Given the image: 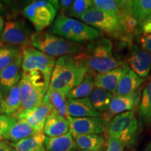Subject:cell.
I'll use <instances>...</instances> for the list:
<instances>
[{
  "instance_id": "obj_1",
  "label": "cell",
  "mask_w": 151,
  "mask_h": 151,
  "mask_svg": "<svg viewBox=\"0 0 151 151\" xmlns=\"http://www.w3.org/2000/svg\"><path fill=\"white\" fill-rule=\"evenodd\" d=\"M88 73L83 53L60 57L55 64L48 89L59 90L67 96L81 83Z\"/></svg>"
},
{
  "instance_id": "obj_2",
  "label": "cell",
  "mask_w": 151,
  "mask_h": 151,
  "mask_svg": "<svg viewBox=\"0 0 151 151\" xmlns=\"http://www.w3.org/2000/svg\"><path fill=\"white\" fill-rule=\"evenodd\" d=\"M55 58L29 46L22 49L21 77L48 90Z\"/></svg>"
},
{
  "instance_id": "obj_3",
  "label": "cell",
  "mask_w": 151,
  "mask_h": 151,
  "mask_svg": "<svg viewBox=\"0 0 151 151\" xmlns=\"http://www.w3.org/2000/svg\"><path fill=\"white\" fill-rule=\"evenodd\" d=\"M113 43L108 38L101 37L90 41L83 53L88 72L95 76L127 65L124 60L113 55Z\"/></svg>"
},
{
  "instance_id": "obj_4",
  "label": "cell",
  "mask_w": 151,
  "mask_h": 151,
  "mask_svg": "<svg viewBox=\"0 0 151 151\" xmlns=\"http://www.w3.org/2000/svg\"><path fill=\"white\" fill-rule=\"evenodd\" d=\"M80 20L109 37L122 42L132 43V37L127 34L123 18L120 15L109 14L93 7L83 15Z\"/></svg>"
},
{
  "instance_id": "obj_5",
  "label": "cell",
  "mask_w": 151,
  "mask_h": 151,
  "mask_svg": "<svg viewBox=\"0 0 151 151\" xmlns=\"http://www.w3.org/2000/svg\"><path fill=\"white\" fill-rule=\"evenodd\" d=\"M30 46L55 58L68 55L81 54L85 50L82 43L73 42L45 31L32 34Z\"/></svg>"
},
{
  "instance_id": "obj_6",
  "label": "cell",
  "mask_w": 151,
  "mask_h": 151,
  "mask_svg": "<svg viewBox=\"0 0 151 151\" xmlns=\"http://www.w3.org/2000/svg\"><path fill=\"white\" fill-rule=\"evenodd\" d=\"M50 33L76 43L92 41L102 37L103 33L82 21L60 14L51 24Z\"/></svg>"
},
{
  "instance_id": "obj_7",
  "label": "cell",
  "mask_w": 151,
  "mask_h": 151,
  "mask_svg": "<svg viewBox=\"0 0 151 151\" xmlns=\"http://www.w3.org/2000/svg\"><path fill=\"white\" fill-rule=\"evenodd\" d=\"M139 131V121L132 111L120 113L105 124L104 132L108 138L118 139L127 147L134 146Z\"/></svg>"
},
{
  "instance_id": "obj_8",
  "label": "cell",
  "mask_w": 151,
  "mask_h": 151,
  "mask_svg": "<svg viewBox=\"0 0 151 151\" xmlns=\"http://www.w3.org/2000/svg\"><path fill=\"white\" fill-rule=\"evenodd\" d=\"M57 11L50 1L38 0L27 5L24 9L23 14L37 32H41L52 24Z\"/></svg>"
},
{
  "instance_id": "obj_9",
  "label": "cell",
  "mask_w": 151,
  "mask_h": 151,
  "mask_svg": "<svg viewBox=\"0 0 151 151\" xmlns=\"http://www.w3.org/2000/svg\"><path fill=\"white\" fill-rule=\"evenodd\" d=\"M32 35L25 24L20 20H9L6 22L0 35L1 44L20 47L22 49L30 46Z\"/></svg>"
},
{
  "instance_id": "obj_10",
  "label": "cell",
  "mask_w": 151,
  "mask_h": 151,
  "mask_svg": "<svg viewBox=\"0 0 151 151\" xmlns=\"http://www.w3.org/2000/svg\"><path fill=\"white\" fill-rule=\"evenodd\" d=\"M69 132L76 134H101L105 131V123L100 117L71 118L69 117Z\"/></svg>"
},
{
  "instance_id": "obj_11",
  "label": "cell",
  "mask_w": 151,
  "mask_h": 151,
  "mask_svg": "<svg viewBox=\"0 0 151 151\" xmlns=\"http://www.w3.org/2000/svg\"><path fill=\"white\" fill-rule=\"evenodd\" d=\"M128 64L134 72L145 78L151 71V54L137 46H132L128 56Z\"/></svg>"
},
{
  "instance_id": "obj_12",
  "label": "cell",
  "mask_w": 151,
  "mask_h": 151,
  "mask_svg": "<svg viewBox=\"0 0 151 151\" xmlns=\"http://www.w3.org/2000/svg\"><path fill=\"white\" fill-rule=\"evenodd\" d=\"M52 111L51 106L43 101L35 108L19 115L16 118L25 121L38 132H43L46 119Z\"/></svg>"
},
{
  "instance_id": "obj_13",
  "label": "cell",
  "mask_w": 151,
  "mask_h": 151,
  "mask_svg": "<svg viewBox=\"0 0 151 151\" xmlns=\"http://www.w3.org/2000/svg\"><path fill=\"white\" fill-rule=\"evenodd\" d=\"M21 63L22 53L12 64L0 72V91L2 96L6 95L20 81L22 75Z\"/></svg>"
},
{
  "instance_id": "obj_14",
  "label": "cell",
  "mask_w": 151,
  "mask_h": 151,
  "mask_svg": "<svg viewBox=\"0 0 151 151\" xmlns=\"http://www.w3.org/2000/svg\"><path fill=\"white\" fill-rule=\"evenodd\" d=\"M129 69V66L125 65L105 73H97L94 76L95 87L106 90L114 95L119 81Z\"/></svg>"
},
{
  "instance_id": "obj_15",
  "label": "cell",
  "mask_w": 151,
  "mask_h": 151,
  "mask_svg": "<svg viewBox=\"0 0 151 151\" xmlns=\"http://www.w3.org/2000/svg\"><path fill=\"white\" fill-rule=\"evenodd\" d=\"M130 111H134V101L129 95H113L109 108L104 113L101 114V118L104 122L106 124L115 116Z\"/></svg>"
},
{
  "instance_id": "obj_16",
  "label": "cell",
  "mask_w": 151,
  "mask_h": 151,
  "mask_svg": "<svg viewBox=\"0 0 151 151\" xmlns=\"http://www.w3.org/2000/svg\"><path fill=\"white\" fill-rule=\"evenodd\" d=\"M67 108L68 115L71 118H79L101 116V114L92 106L88 97L67 99Z\"/></svg>"
},
{
  "instance_id": "obj_17",
  "label": "cell",
  "mask_w": 151,
  "mask_h": 151,
  "mask_svg": "<svg viewBox=\"0 0 151 151\" xmlns=\"http://www.w3.org/2000/svg\"><path fill=\"white\" fill-rule=\"evenodd\" d=\"M69 132V121L52 110L45 122L43 134L47 137H57Z\"/></svg>"
},
{
  "instance_id": "obj_18",
  "label": "cell",
  "mask_w": 151,
  "mask_h": 151,
  "mask_svg": "<svg viewBox=\"0 0 151 151\" xmlns=\"http://www.w3.org/2000/svg\"><path fill=\"white\" fill-rule=\"evenodd\" d=\"M138 113L139 126L144 129L151 127V78L143 88Z\"/></svg>"
},
{
  "instance_id": "obj_19",
  "label": "cell",
  "mask_w": 151,
  "mask_h": 151,
  "mask_svg": "<svg viewBox=\"0 0 151 151\" xmlns=\"http://www.w3.org/2000/svg\"><path fill=\"white\" fill-rule=\"evenodd\" d=\"M44 146L47 151H78L80 150L70 132L60 137H46Z\"/></svg>"
},
{
  "instance_id": "obj_20",
  "label": "cell",
  "mask_w": 151,
  "mask_h": 151,
  "mask_svg": "<svg viewBox=\"0 0 151 151\" xmlns=\"http://www.w3.org/2000/svg\"><path fill=\"white\" fill-rule=\"evenodd\" d=\"M21 105V97L18 83L6 95L2 96L0 101V114L13 117L20 109Z\"/></svg>"
},
{
  "instance_id": "obj_21",
  "label": "cell",
  "mask_w": 151,
  "mask_h": 151,
  "mask_svg": "<svg viewBox=\"0 0 151 151\" xmlns=\"http://www.w3.org/2000/svg\"><path fill=\"white\" fill-rule=\"evenodd\" d=\"M80 150L89 151L102 150L106 146L105 136L103 134H76L71 133Z\"/></svg>"
},
{
  "instance_id": "obj_22",
  "label": "cell",
  "mask_w": 151,
  "mask_h": 151,
  "mask_svg": "<svg viewBox=\"0 0 151 151\" xmlns=\"http://www.w3.org/2000/svg\"><path fill=\"white\" fill-rule=\"evenodd\" d=\"M145 82V78H140L132 69L122 77L117 87L114 95L127 96L138 89Z\"/></svg>"
},
{
  "instance_id": "obj_23",
  "label": "cell",
  "mask_w": 151,
  "mask_h": 151,
  "mask_svg": "<svg viewBox=\"0 0 151 151\" xmlns=\"http://www.w3.org/2000/svg\"><path fill=\"white\" fill-rule=\"evenodd\" d=\"M38 133L40 132H38L25 121L17 119L16 121L10 127L6 134L4 136V139L16 143L22 139L37 134Z\"/></svg>"
},
{
  "instance_id": "obj_24",
  "label": "cell",
  "mask_w": 151,
  "mask_h": 151,
  "mask_svg": "<svg viewBox=\"0 0 151 151\" xmlns=\"http://www.w3.org/2000/svg\"><path fill=\"white\" fill-rule=\"evenodd\" d=\"M67 100L65 94L53 89H48L43 99V101L51 106L52 110L68 120L69 116L67 113Z\"/></svg>"
},
{
  "instance_id": "obj_25",
  "label": "cell",
  "mask_w": 151,
  "mask_h": 151,
  "mask_svg": "<svg viewBox=\"0 0 151 151\" xmlns=\"http://www.w3.org/2000/svg\"><path fill=\"white\" fill-rule=\"evenodd\" d=\"M113 94L101 88L94 87L88 96L90 103L97 112L102 114L107 110L110 104Z\"/></svg>"
},
{
  "instance_id": "obj_26",
  "label": "cell",
  "mask_w": 151,
  "mask_h": 151,
  "mask_svg": "<svg viewBox=\"0 0 151 151\" xmlns=\"http://www.w3.org/2000/svg\"><path fill=\"white\" fill-rule=\"evenodd\" d=\"M95 87L94 76L88 72L80 84L68 92L67 99H82L88 97Z\"/></svg>"
},
{
  "instance_id": "obj_27",
  "label": "cell",
  "mask_w": 151,
  "mask_h": 151,
  "mask_svg": "<svg viewBox=\"0 0 151 151\" xmlns=\"http://www.w3.org/2000/svg\"><path fill=\"white\" fill-rule=\"evenodd\" d=\"M46 139L43 132L22 139L16 143H11L15 151H38L44 146Z\"/></svg>"
},
{
  "instance_id": "obj_28",
  "label": "cell",
  "mask_w": 151,
  "mask_h": 151,
  "mask_svg": "<svg viewBox=\"0 0 151 151\" xmlns=\"http://www.w3.org/2000/svg\"><path fill=\"white\" fill-rule=\"evenodd\" d=\"M94 7L98 10L109 14L120 15L122 16L127 7L128 1L117 0H93Z\"/></svg>"
},
{
  "instance_id": "obj_29",
  "label": "cell",
  "mask_w": 151,
  "mask_h": 151,
  "mask_svg": "<svg viewBox=\"0 0 151 151\" xmlns=\"http://www.w3.org/2000/svg\"><path fill=\"white\" fill-rule=\"evenodd\" d=\"M130 11L139 25L151 14V0L130 1Z\"/></svg>"
},
{
  "instance_id": "obj_30",
  "label": "cell",
  "mask_w": 151,
  "mask_h": 151,
  "mask_svg": "<svg viewBox=\"0 0 151 151\" xmlns=\"http://www.w3.org/2000/svg\"><path fill=\"white\" fill-rule=\"evenodd\" d=\"M21 53L22 48L20 47L0 46V72L12 64Z\"/></svg>"
},
{
  "instance_id": "obj_31",
  "label": "cell",
  "mask_w": 151,
  "mask_h": 151,
  "mask_svg": "<svg viewBox=\"0 0 151 151\" xmlns=\"http://www.w3.org/2000/svg\"><path fill=\"white\" fill-rule=\"evenodd\" d=\"M93 7V4L91 0H76L73 1L67 16L72 18L81 19L83 15Z\"/></svg>"
},
{
  "instance_id": "obj_32",
  "label": "cell",
  "mask_w": 151,
  "mask_h": 151,
  "mask_svg": "<svg viewBox=\"0 0 151 151\" xmlns=\"http://www.w3.org/2000/svg\"><path fill=\"white\" fill-rule=\"evenodd\" d=\"M16 120L14 117L0 114V135L4 137Z\"/></svg>"
},
{
  "instance_id": "obj_33",
  "label": "cell",
  "mask_w": 151,
  "mask_h": 151,
  "mask_svg": "<svg viewBox=\"0 0 151 151\" xmlns=\"http://www.w3.org/2000/svg\"><path fill=\"white\" fill-rule=\"evenodd\" d=\"M124 147L121 141L113 138H108L106 141V151H124Z\"/></svg>"
},
{
  "instance_id": "obj_34",
  "label": "cell",
  "mask_w": 151,
  "mask_h": 151,
  "mask_svg": "<svg viewBox=\"0 0 151 151\" xmlns=\"http://www.w3.org/2000/svg\"><path fill=\"white\" fill-rule=\"evenodd\" d=\"M137 41L141 46V48L151 54V34L139 35Z\"/></svg>"
},
{
  "instance_id": "obj_35",
  "label": "cell",
  "mask_w": 151,
  "mask_h": 151,
  "mask_svg": "<svg viewBox=\"0 0 151 151\" xmlns=\"http://www.w3.org/2000/svg\"><path fill=\"white\" fill-rule=\"evenodd\" d=\"M143 90V87H139L138 89L134 91L132 93L129 94L130 97H132L134 101V110L137 111L139 109V104H140L141 97H142V92Z\"/></svg>"
},
{
  "instance_id": "obj_36",
  "label": "cell",
  "mask_w": 151,
  "mask_h": 151,
  "mask_svg": "<svg viewBox=\"0 0 151 151\" xmlns=\"http://www.w3.org/2000/svg\"><path fill=\"white\" fill-rule=\"evenodd\" d=\"M58 2H59V9H60V11H61L60 14L67 16L73 4V0H61V1H58Z\"/></svg>"
},
{
  "instance_id": "obj_37",
  "label": "cell",
  "mask_w": 151,
  "mask_h": 151,
  "mask_svg": "<svg viewBox=\"0 0 151 151\" xmlns=\"http://www.w3.org/2000/svg\"><path fill=\"white\" fill-rule=\"evenodd\" d=\"M0 151H15L11 143L9 141L0 142Z\"/></svg>"
},
{
  "instance_id": "obj_38",
  "label": "cell",
  "mask_w": 151,
  "mask_h": 151,
  "mask_svg": "<svg viewBox=\"0 0 151 151\" xmlns=\"http://www.w3.org/2000/svg\"><path fill=\"white\" fill-rule=\"evenodd\" d=\"M4 18L0 16V35H1V32H2V30L4 29ZM0 46H2V44H1V41H0Z\"/></svg>"
},
{
  "instance_id": "obj_39",
  "label": "cell",
  "mask_w": 151,
  "mask_h": 151,
  "mask_svg": "<svg viewBox=\"0 0 151 151\" xmlns=\"http://www.w3.org/2000/svg\"><path fill=\"white\" fill-rule=\"evenodd\" d=\"M146 151H151V141L148 143V146H147Z\"/></svg>"
},
{
  "instance_id": "obj_40",
  "label": "cell",
  "mask_w": 151,
  "mask_h": 151,
  "mask_svg": "<svg viewBox=\"0 0 151 151\" xmlns=\"http://www.w3.org/2000/svg\"><path fill=\"white\" fill-rule=\"evenodd\" d=\"M144 20H145V21H148V22H151V14H150V15H149L148 18L145 19ZM144 20H143V21H144Z\"/></svg>"
},
{
  "instance_id": "obj_41",
  "label": "cell",
  "mask_w": 151,
  "mask_h": 151,
  "mask_svg": "<svg viewBox=\"0 0 151 151\" xmlns=\"http://www.w3.org/2000/svg\"><path fill=\"white\" fill-rule=\"evenodd\" d=\"M38 151H47V150H46V148H45V146H43L41 147V148L40 149H39V150H38Z\"/></svg>"
},
{
  "instance_id": "obj_42",
  "label": "cell",
  "mask_w": 151,
  "mask_h": 151,
  "mask_svg": "<svg viewBox=\"0 0 151 151\" xmlns=\"http://www.w3.org/2000/svg\"><path fill=\"white\" fill-rule=\"evenodd\" d=\"M3 140H4V137H2V136L0 135V142H1V141H2Z\"/></svg>"
},
{
  "instance_id": "obj_43",
  "label": "cell",
  "mask_w": 151,
  "mask_h": 151,
  "mask_svg": "<svg viewBox=\"0 0 151 151\" xmlns=\"http://www.w3.org/2000/svg\"><path fill=\"white\" fill-rule=\"evenodd\" d=\"M1 98H2V94H1V91H0V101H1Z\"/></svg>"
},
{
  "instance_id": "obj_44",
  "label": "cell",
  "mask_w": 151,
  "mask_h": 151,
  "mask_svg": "<svg viewBox=\"0 0 151 151\" xmlns=\"http://www.w3.org/2000/svg\"><path fill=\"white\" fill-rule=\"evenodd\" d=\"M78 151H89V150H79ZM99 151H102V150H99Z\"/></svg>"
},
{
  "instance_id": "obj_45",
  "label": "cell",
  "mask_w": 151,
  "mask_h": 151,
  "mask_svg": "<svg viewBox=\"0 0 151 151\" xmlns=\"http://www.w3.org/2000/svg\"><path fill=\"white\" fill-rule=\"evenodd\" d=\"M0 6H1V4H0Z\"/></svg>"
}]
</instances>
